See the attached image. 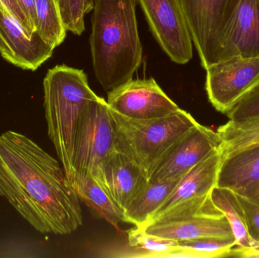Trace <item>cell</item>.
Returning <instances> with one entry per match:
<instances>
[{"mask_svg": "<svg viewBox=\"0 0 259 258\" xmlns=\"http://www.w3.org/2000/svg\"><path fill=\"white\" fill-rule=\"evenodd\" d=\"M0 196L35 230L67 235L83 224L80 199L59 162L25 135H0Z\"/></svg>", "mask_w": 259, "mask_h": 258, "instance_id": "6da1fadb", "label": "cell"}, {"mask_svg": "<svg viewBox=\"0 0 259 258\" xmlns=\"http://www.w3.org/2000/svg\"><path fill=\"white\" fill-rule=\"evenodd\" d=\"M137 0H94L90 43L97 80L109 92L133 80L143 62Z\"/></svg>", "mask_w": 259, "mask_h": 258, "instance_id": "7a4b0ae2", "label": "cell"}, {"mask_svg": "<svg viewBox=\"0 0 259 258\" xmlns=\"http://www.w3.org/2000/svg\"><path fill=\"white\" fill-rule=\"evenodd\" d=\"M44 91L49 137L70 180L71 156L80 117L88 103L98 95L90 87L83 71L65 65L49 70Z\"/></svg>", "mask_w": 259, "mask_h": 258, "instance_id": "3957f363", "label": "cell"}, {"mask_svg": "<svg viewBox=\"0 0 259 258\" xmlns=\"http://www.w3.org/2000/svg\"><path fill=\"white\" fill-rule=\"evenodd\" d=\"M110 110L114 148L150 179L161 158L197 121L186 111L155 119H132Z\"/></svg>", "mask_w": 259, "mask_h": 258, "instance_id": "277c9868", "label": "cell"}, {"mask_svg": "<svg viewBox=\"0 0 259 258\" xmlns=\"http://www.w3.org/2000/svg\"><path fill=\"white\" fill-rule=\"evenodd\" d=\"M114 149V129L107 101L98 96L85 108L76 133L71 156L72 180L95 175Z\"/></svg>", "mask_w": 259, "mask_h": 258, "instance_id": "5b68a950", "label": "cell"}, {"mask_svg": "<svg viewBox=\"0 0 259 258\" xmlns=\"http://www.w3.org/2000/svg\"><path fill=\"white\" fill-rule=\"evenodd\" d=\"M240 0H181L204 69L217 62L222 36Z\"/></svg>", "mask_w": 259, "mask_h": 258, "instance_id": "8992f818", "label": "cell"}, {"mask_svg": "<svg viewBox=\"0 0 259 258\" xmlns=\"http://www.w3.org/2000/svg\"><path fill=\"white\" fill-rule=\"evenodd\" d=\"M205 71L208 100L218 112L227 115L259 85V56L219 61Z\"/></svg>", "mask_w": 259, "mask_h": 258, "instance_id": "52a82bcc", "label": "cell"}, {"mask_svg": "<svg viewBox=\"0 0 259 258\" xmlns=\"http://www.w3.org/2000/svg\"><path fill=\"white\" fill-rule=\"evenodd\" d=\"M154 37L174 62L188 63L193 41L181 0H139Z\"/></svg>", "mask_w": 259, "mask_h": 258, "instance_id": "ba28073f", "label": "cell"}, {"mask_svg": "<svg viewBox=\"0 0 259 258\" xmlns=\"http://www.w3.org/2000/svg\"><path fill=\"white\" fill-rule=\"evenodd\" d=\"M111 110L132 119L164 118L180 110L155 79L131 80L108 92Z\"/></svg>", "mask_w": 259, "mask_h": 258, "instance_id": "9c48e42d", "label": "cell"}, {"mask_svg": "<svg viewBox=\"0 0 259 258\" xmlns=\"http://www.w3.org/2000/svg\"><path fill=\"white\" fill-rule=\"evenodd\" d=\"M221 144L217 131L197 123L164 154L150 179L180 180Z\"/></svg>", "mask_w": 259, "mask_h": 258, "instance_id": "30bf717a", "label": "cell"}, {"mask_svg": "<svg viewBox=\"0 0 259 258\" xmlns=\"http://www.w3.org/2000/svg\"><path fill=\"white\" fill-rule=\"evenodd\" d=\"M54 49L36 31L29 34L0 6V54L3 59L21 69L33 71L51 57Z\"/></svg>", "mask_w": 259, "mask_h": 258, "instance_id": "8fae6325", "label": "cell"}, {"mask_svg": "<svg viewBox=\"0 0 259 258\" xmlns=\"http://www.w3.org/2000/svg\"><path fill=\"white\" fill-rule=\"evenodd\" d=\"M138 228L148 234L176 242L210 237L234 239L228 220L218 209L195 215L161 218Z\"/></svg>", "mask_w": 259, "mask_h": 258, "instance_id": "7c38bea8", "label": "cell"}, {"mask_svg": "<svg viewBox=\"0 0 259 258\" xmlns=\"http://www.w3.org/2000/svg\"><path fill=\"white\" fill-rule=\"evenodd\" d=\"M94 177L124 212L149 181L134 162L115 148L102 162Z\"/></svg>", "mask_w": 259, "mask_h": 258, "instance_id": "4fadbf2b", "label": "cell"}, {"mask_svg": "<svg viewBox=\"0 0 259 258\" xmlns=\"http://www.w3.org/2000/svg\"><path fill=\"white\" fill-rule=\"evenodd\" d=\"M222 159L223 156L219 148L190 170L180 180L170 196L147 224L156 221L171 211L193 205L209 198L211 191L217 186Z\"/></svg>", "mask_w": 259, "mask_h": 258, "instance_id": "5bb4252c", "label": "cell"}, {"mask_svg": "<svg viewBox=\"0 0 259 258\" xmlns=\"http://www.w3.org/2000/svg\"><path fill=\"white\" fill-rule=\"evenodd\" d=\"M255 56H259V0H240L221 40L217 62Z\"/></svg>", "mask_w": 259, "mask_h": 258, "instance_id": "9a60e30c", "label": "cell"}, {"mask_svg": "<svg viewBox=\"0 0 259 258\" xmlns=\"http://www.w3.org/2000/svg\"><path fill=\"white\" fill-rule=\"evenodd\" d=\"M259 183V146L223 157L218 175V187L244 195Z\"/></svg>", "mask_w": 259, "mask_h": 258, "instance_id": "2e32d148", "label": "cell"}, {"mask_svg": "<svg viewBox=\"0 0 259 258\" xmlns=\"http://www.w3.org/2000/svg\"><path fill=\"white\" fill-rule=\"evenodd\" d=\"M70 183L79 199L91 209L94 216L106 220L112 224L125 223L124 211L115 204L94 177H75Z\"/></svg>", "mask_w": 259, "mask_h": 258, "instance_id": "e0dca14e", "label": "cell"}, {"mask_svg": "<svg viewBox=\"0 0 259 258\" xmlns=\"http://www.w3.org/2000/svg\"><path fill=\"white\" fill-rule=\"evenodd\" d=\"M181 180V179H180ZM180 180H152L124 212L125 223L142 227L165 202Z\"/></svg>", "mask_w": 259, "mask_h": 258, "instance_id": "ac0fdd59", "label": "cell"}, {"mask_svg": "<svg viewBox=\"0 0 259 258\" xmlns=\"http://www.w3.org/2000/svg\"><path fill=\"white\" fill-rule=\"evenodd\" d=\"M211 199L231 225L236 247L252 248V242L248 231L244 209L235 192L225 188L215 186L211 191Z\"/></svg>", "mask_w": 259, "mask_h": 258, "instance_id": "d6986e66", "label": "cell"}, {"mask_svg": "<svg viewBox=\"0 0 259 258\" xmlns=\"http://www.w3.org/2000/svg\"><path fill=\"white\" fill-rule=\"evenodd\" d=\"M223 157L246 148L259 146V117L244 121H230L219 127Z\"/></svg>", "mask_w": 259, "mask_h": 258, "instance_id": "ffe728a7", "label": "cell"}, {"mask_svg": "<svg viewBox=\"0 0 259 258\" xmlns=\"http://www.w3.org/2000/svg\"><path fill=\"white\" fill-rule=\"evenodd\" d=\"M35 31L54 48L64 42L67 30L56 0H36Z\"/></svg>", "mask_w": 259, "mask_h": 258, "instance_id": "44dd1931", "label": "cell"}, {"mask_svg": "<svg viewBox=\"0 0 259 258\" xmlns=\"http://www.w3.org/2000/svg\"><path fill=\"white\" fill-rule=\"evenodd\" d=\"M127 245L134 257H171L180 248L176 241L148 234L136 227L127 232Z\"/></svg>", "mask_w": 259, "mask_h": 258, "instance_id": "7402d4cb", "label": "cell"}, {"mask_svg": "<svg viewBox=\"0 0 259 258\" xmlns=\"http://www.w3.org/2000/svg\"><path fill=\"white\" fill-rule=\"evenodd\" d=\"M178 244L183 250V257L192 258L229 257L231 250L236 247L235 239L217 237L183 241Z\"/></svg>", "mask_w": 259, "mask_h": 258, "instance_id": "603a6c76", "label": "cell"}, {"mask_svg": "<svg viewBox=\"0 0 259 258\" xmlns=\"http://www.w3.org/2000/svg\"><path fill=\"white\" fill-rule=\"evenodd\" d=\"M67 31L81 35L85 30L84 15L94 9V0H56Z\"/></svg>", "mask_w": 259, "mask_h": 258, "instance_id": "cb8c5ba5", "label": "cell"}, {"mask_svg": "<svg viewBox=\"0 0 259 258\" xmlns=\"http://www.w3.org/2000/svg\"><path fill=\"white\" fill-rule=\"evenodd\" d=\"M226 115L230 121H234L259 117V85L245 95Z\"/></svg>", "mask_w": 259, "mask_h": 258, "instance_id": "d4e9b609", "label": "cell"}, {"mask_svg": "<svg viewBox=\"0 0 259 258\" xmlns=\"http://www.w3.org/2000/svg\"><path fill=\"white\" fill-rule=\"evenodd\" d=\"M237 196L246 214L248 231L252 242L251 248H259V204L246 197Z\"/></svg>", "mask_w": 259, "mask_h": 258, "instance_id": "484cf974", "label": "cell"}, {"mask_svg": "<svg viewBox=\"0 0 259 258\" xmlns=\"http://www.w3.org/2000/svg\"><path fill=\"white\" fill-rule=\"evenodd\" d=\"M0 6L9 12V14H11L21 24V26L24 27V30L29 34L31 35L34 33V32H32L28 22H27V18L21 12L16 0H0Z\"/></svg>", "mask_w": 259, "mask_h": 258, "instance_id": "4316f807", "label": "cell"}, {"mask_svg": "<svg viewBox=\"0 0 259 258\" xmlns=\"http://www.w3.org/2000/svg\"><path fill=\"white\" fill-rule=\"evenodd\" d=\"M21 12L27 18L32 32H35L36 18V0H16Z\"/></svg>", "mask_w": 259, "mask_h": 258, "instance_id": "83f0119b", "label": "cell"}, {"mask_svg": "<svg viewBox=\"0 0 259 258\" xmlns=\"http://www.w3.org/2000/svg\"><path fill=\"white\" fill-rule=\"evenodd\" d=\"M231 257L259 258V248H241L234 247L231 250Z\"/></svg>", "mask_w": 259, "mask_h": 258, "instance_id": "f1b7e54d", "label": "cell"}, {"mask_svg": "<svg viewBox=\"0 0 259 258\" xmlns=\"http://www.w3.org/2000/svg\"><path fill=\"white\" fill-rule=\"evenodd\" d=\"M241 196L246 197V198L250 199L251 201L259 204V183L256 186L252 187V189H249L244 195H241Z\"/></svg>", "mask_w": 259, "mask_h": 258, "instance_id": "f546056e", "label": "cell"}]
</instances>
